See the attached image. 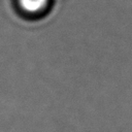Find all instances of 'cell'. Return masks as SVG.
Listing matches in <instances>:
<instances>
[{
  "label": "cell",
  "instance_id": "6da1fadb",
  "mask_svg": "<svg viewBox=\"0 0 132 132\" xmlns=\"http://www.w3.org/2000/svg\"><path fill=\"white\" fill-rule=\"evenodd\" d=\"M55 0H11L13 11L28 22H38L53 10Z\"/></svg>",
  "mask_w": 132,
  "mask_h": 132
}]
</instances>
